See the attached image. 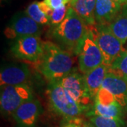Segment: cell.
<instances>
[{
  "label": "cell",
  "mask_w": 127,
  "mask_h": 127,
  "mask_svg": "<svg viewBox=\"0 0 127 127\" xmlns=\"http://www.w3.org/2000/svg\"><path fill=\"white\" fill-rule=\"evenodd\" d=\"M37 63L40 72L45 78L49 81H59L72 71L73 59L69 52L52 42L45 41Z\"/></svg>",
  "instance_id": "cell-1"
},
{
  "label": "cell",
  "mask_w": 127,
  "mask_h": 127,
  "mask_svg": "<svg viewBox=\"0 0 127 127\" xmlns=\"http://www.w3.org/2000/svg\"><path fill=\"white\" fill-rule=\"evenodd\" d=\"M88 26L69 6L66 18L55 27L51 28V36L63 50L78 55Z\"/></svg>",
  "instance_id": "cell-2"
},
{
  "label": "cell",
  "mask_w": 127,
  "mask_h": 127,
  "mask_svg": "<svg viewBox=\"0 0 127 127\" xmlns=\"http://www.w3.org/2000/svg\"><path fill=\"white\" fill-rule=\"evenodd\" d=\"M47 95L51 109L66 119L76 118L86 112L58 81H50Z\"/></svg>",
  "instance_id": "cell-3"
},
{
  "label": "cell",
  "mask_w": 127,
  "mask_h": 127,
  "mask_svg": "<svg viewBox=\"0 0 127 127\" xmlns=\"http://www.w3.org/2000/svg\"><path fill=\"white\" fill-rule=\"evenodd\" d=\"M78 68L85 74L103 64V56L97 42L95 26L88 27L78 54Z\"/></svg>",
  "instance_id": "cell-4"
},
{
  "label": "cell",
  "mask_w": 127,
  "mask_h": 127,
  "mask_svg": "<svg viewBox=\"0 0 127 127\" xmlns=\"http://www.w3.org/2000/svg\"><path fill=\"white\" fill-rule=\"evenodd\" d=\"M59 82L86 112L88 113L91 111L95 104V100L91 97L88 90L84 75L73 71L62 78Z\"/></svg>",
  "instance_id": "cell-5"
},
{
  "label": "cell",
  "mask_w": 127,
  "mask_h": 127,
  "mask_svg": "<svg viewBox=\"0 0 127 127\" xmlns=\"http://www.w3.org/2000/svg\"><path fill=\"white\" fill-rule=\"evenodd\" d=\"M0 104L1 113L11 115L18 107L34 98L32 91L27 84L1 87Z\"/></svg>",
  "instance_id": "cell-6"
},
{
  "label": "cell",
  "mask_w": 127,
  "mask_h": 127,
  "mask_svg": "<svg viewBox=\"0 0 127 127\" xmlns=\"http://www.w3.org/2000/svg\"><path fill=\"white\" fill-rule=\"evenodd\" d=\"M97 42L103 56V64L110 67L114 62L126 50L124 44L115 36L108 26L95 25Z\"/></svg>",
  "instance_id": "cell-7"
},
{
  "label": "cell",
  "mask_w": 127,
  "mask_h": 127,
  "mask_svg": "<svg viewBox=\"0 0 127 127\" xmlns=\"http://www.w3.org/2000/svg\"><path fill=\"white\" fill-rule=\"evenodd\" d=\"M43 50V41L38 35H28L14 40L11 52L16 58L26 61L37 62Z\"/></svg>",
  "instance_id": "cell-8"
},
{
  "label": "cell",
  "mask_w": 127,
  "mask_h": 127,
  "mask_svg": "<svg viewBox=\"0 0 127 127\" xmlns=\"http://www.w3.org/2000/svg\"><path fill=\"white\" fill-rule=\"evenodd\" d=\"M42 26L32 20L26 11H21L15 14L11 18L5 29L4 34L7 38L14 40L28 35L40 36Z\"/></svg>",
  "instance_id": "cell-9"
},
{
  "label": "cell",
  "mask_w": 127,
  "mask_h": 127,
  "mask_svg": "<svg viewBox=\"0 0 127 127\" xmlns=\"http://www.w3.org/2000/svg\"><path fill=\"white\" fill-rule=\"evenodd\" d=\"M31 76V72L26 64H9L1 68V87L26 84Z\"/></svg>",
  "instance_id": "cell-10"
},
{
  "label": "cell",
  "mask_w": 127,
  "mask_h": 127,
  "mask_svg": "<svg viewBox=\"0 0 127 127\" xmlns=\"http://www.w3.org/2000/svg\"><path fill=\"white\" fill-rule=\"evenodd\" d=\"M42 111L40 101L33 98L21 104L12 117L19 127H34Z\"/></svg>",
  "instance_id": "cell-11"
},
{
  "label": "cell",
  "mask_w": 127,
  "mask_h": 127,
  "mask_svg": "<svg viewBox=\"0 0 127 127\" xmlns=\"http://www.w3.org/2000/svg\"><path fill=\"white\" fill-rule=\"evenodd\" d=\"M102 88L109 91L124 111H127V81L112 73L108 72L104 78Z\"/></svg>",
  "instance_id": "cell-12"
},
{
  "label": "cell",
  "mask_w": 127,
  "mask_h": 127,
  "mask_svg": "<svg viewBox=\"0 0 127 127\" xmlns=\"http://www.w3.org/2000/svg\"><path fill=\"white\" fill-rule=\"evenodd\" d=\"M122 5L112 0H96L95 19L96 24L109 26L119 14Z\"/></svg>",
  "instance_id": "cell-13"
},
{
  "label": "cell",
  "mask_w": 127,
  "mask_h": 127,
  "mask_svg": "<svg viewBox=\"0 0 127 127\" xmlns=\"http://www.w3.org/2000/svg\"><path fill=\"white\" fill-rule=\"evenodd\" d=\"M108 69L109 67L102 64L97 68L91 70V71L83 74L88 90L94 100L102 88L104 78L108 73Z\"/></svg>",
  "instance_id": "cell-14"
},
{
  "label": "cell",
  "mask_w": 127,
  "mask_h": 127,
  "mask_svg": "<svg viewBox=\"0 0 127 127\" xmlns=\"http://www.w3.org/2000/svg\"><path fill=\"white\" fill-rule=\"evenodd\" d=\"M96 0H71L70 6L88 26L96 25L95 9Z\"/></svg>",
  "instance_id": "cell-15"
},
{
  "label": "cell",
  "mask_w": 127,
  "mask_h": 127,
  "mask_svg": "<svg viewBox=\"0 0 127 127\" xmlns=\"http://www.w3.org/2000/svg\"><path fill=\"white\" fill-rule=\"evenodd\" d=\"M124 112V109L117 102H115L112 104L108 105H103L98 102H95L93 107L86 114L88 117L99 115L124 122L123 117Z\"/></svg>",
  "instance_id": "cell-16"
},
{
  "label": "cell",
  "mask_w": 127,
  "mask_h": 127,
  "mask_svg": "<svg viewBox=\"0 0 127 127\" xmlns=\"http://www.w3.org/2000/svg\"><path fill=\"white\" fill-rule=\"evenodd\" d=\"M108 26L114 35L124 45L127 42V4L122 5L119 14Z\"/></svg>",
  "instance_id": "cell-17"
},
{
  "label": "cell",
  "mask_w": 127,
  "mask_h": 127,
  "mask_svg": "<svg viewBox=\"0 0 127 127\" xmlns=\"http://www.w3.org/2000/svg\"><path fill=\"white\" fill-rule=\"evenodd\" d=\"M25 11L32 20L41 26L50 24V16L41 9L39 6V1L31 3Z\"/></svg>",
  "instance_id": "cell-18"
},
{
  "label": "cell",
  "mask_w": 127,
  "mask_h": 127,
  "mask_svg": "<svg viewBox=\"0 0 127 127\" xmlns=\"http://www.w3.org/2000/svg\"><path fill=\"white\" fill-rule=\"evenodd\" d=\"M108 72L112 73L127 81V50L116 59L109 67Z\"/></svg>",
  "instance_id": "cell-19"
},
{
  "label": "cell",
  "mask_w": 127,
  "mask_h": 127,
  "mask_svg": "<svg viewBox=\"0 0 127 127\" xmlns=\"http://www.w3.org/2000/svg\"><path fill=\"white\" fill-rule=\"evenodd\" d=\"M89 119L95 127H123L124 124L122 121L99 115L91 116Z\"/></svg>",
  "instance_id": "cell-20"
},
{
  "label": "cell",
  "mask_w": 127,
  "mask_h": 127,
  "mask_svg": "<svg viewBox=\"0 0 127 127\" xmlns=\"http://www.w3.org/2000/svg\"><path fill=\"white\" fill-rule=\"evenodd\" d=\"M69 6L70 4L68 5H64L59 8L52 10L50 19V25L51 28L58 26L63 21L66 16Z\"/></svg>",
  "instance_id": "cell-21"
},
{
  "label": "cell",
  "mask_w": 127,
  "mask_h": 127,
  "mask_svg": "<svg viewBox=\"0 0 127 127\" xmlns=\"http://www.w3.org/2000/svg\"><path fill=\"white\" fill-rule=\"evenodd\" d=\"M117 101L114 99L113 95L109 91L103 88H100L95 99V102H98L103 105L111 104Z\"/></svg>",
  "instance_id": "cell-22"
},
{
  "label": "cell",
  "mask_w": 127,
  "mask_h": 127,
  "mask_svg": "<svg viewBox=\"0 0 127 127\" xmlns=\"http://www.w3.org/2000/svg\"><path fill=\"white\" fill-rule=\"evenodd\" d=\"M85 122H83L81 119L76 118L66 119V122L63 124L62 127H84Z\"/></svg>",
  "instance_id": "cell-23"
},
{
  "label": "cell",
  "mask_w": 127,
  "mask_h": 127,
  "mask_svg": "<svg viewBox=\"0 0 127 127\" xmlns=\"http://www.w3.org/2000/svg\"><path fill=\"white\" fill-rule=\"evenodd\" d=\"M44 1L51 9H55L64 5L69 4L71 0H44Z\"/></svg>",
  "instance_id": "cell-24"
},
{
  "label": "cell",
  "mask_w": 127,
  "mask_h": 127,
  "mask_svg": "<svg viewBox=\"0 0 127 127\" xmlns=\"http://www.w3.org/2000/svg\"><path fill=\"white\" fill-rule=\"evenodd\" d=\"M115 2H117L120 4L124 5V4H127V0H112Z\"/></svg>",
  "instance_id": "cell-25"
},
{
  "label": "cell",
  "mask_w": 127,
  "mask_h": 127,
  "mask_svg": "<svg viewBox=\"0 0 127 127\" xmlns=\"http://www.w3.org/2000/svg\"><path fill=\"white\" fill-rule=\"evenodd\" d=\"M84 127H94V126H93V124L90 122V123H88V122L85 123V126H84Z\"/></svg>",
  "instance_id": "cell-26"
},
{
  "label": "cell",
  "mask_w": 127,
  "mask_h": 127,
  "mask_svg": "<svg viewBox=\"0 0 127 127\" xmlns=\"http://www.w3.org/2000/svg\"></svg>",
  "instance_id": "cell-27"
}]
</instances>
